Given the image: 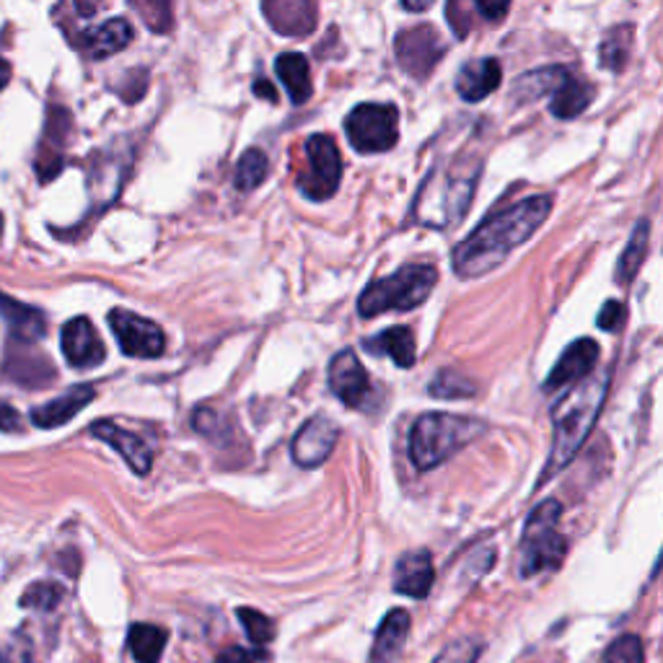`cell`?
<instances>
[{
	"label": "cell",
	"mask_w": 663,
	"mask_h": 663,
	"mask_svg": "<svg viewBox=\"0 0 663 663\" xmlns=\"http://www.w3.org/2000/svg\"><path fill=\"white\" fill-rule=\"evenodd\" d=\"M552 197L531 195L488 215L457 249L451 265L459 277H480L503 265L508 254L527 244L539 226L550 218Z\"/></svg>",
	"instance_id": "6da1fadb"
},
{
	"label": "cell",
	"mask_w": 663,
	"mask_h": 663,
	"mask_svg": "<svg viewBox=\"0 0 663 663\" xmlns=\"http://www.w3.org/2000/svg\"><path fill=\"white\" fill-rule=\"evenodd\" d=\"M609 395V374H591L583 381H578L568 395L560 397V402L552 407V451L550 461L544 467L547 482L554 472L565 469L581 446L589 441L593 426H596L601 407Z\"/></svg>",
	"instance_id": "7a4b0ae2"
},
{
	"label": "cell",
	"mask_w": 663,
	"mask_h": 663,
	"mask_svg": "<svg viewBox=\"0 0 663 663\" xmlns=\"http://www.w3.org/2000/svg\"><path fill=\"white\" fill-rule=\"evenodd\" d=\"M480 169V161H469V164L453 161L446 172L434 169L412 205L415 218L436 228H446L461 221L475 197Z\"/></svg>",
	"instance_id": "3957f363"
},
{
	"label": "cell",
	"mask_w": 663,
	"mask_h": 663,
	"mask_svg": "<svg viewBox=\"0 0 663 663\" xmlns=\"http://www.w3.org/2000/svg\"><path fill=\"white\" fill-rule=\"evenodd\" d=\"M484 422L475 418H459L449 412H426L415 420L410 430V461L420 472L436 469L484 434Z\"/></svg>",
	"instance_id": "277c9868"
},
{
	"label": "cell",
	"mask_w": 663,
	"mask_h": 663,
	"mask_svg": "<svg viewBox=\"0 0 663 663\" xmlns=\"http://www.w3.org/2000/svg\"><path fill=\"white\" fill-rule=\"evenodd\" d=\"M436 283L438 269L434 265H407L395 275L368 283L358 298V314L371 319L387 312H412L426 304Z\"/></svg>",
	"instance_id": "5b68a950"
},
{
	"label": "cell",
	"mask_w": 663,
	"mask_h": 663,
	"mask_svg": "<svg viewBox=\"0 0 663 663\" xmlns=\"http://www.w3.org/2000/svg\"><path fill=\"white\" fill-rule=\"evenodd\" d=\"M562 506L558 500H544L529 513L523 523L521 550H519V575L534 578L552 573L562 565L568 554V539L560 534Z\"/></svg>",
	"instance_id": "8992f818"
},
{
	"label": "cell",
	"mask_w": 663,
	"mask_h": 663,
	"mask_svg": "<svg viewBox=\"0 0 663 663\" xmlns=\"http://www.w3.org/2000/svg\"><path fill=\"white\" fill-rule=\"evenodd\" d=\"M345 135L358 153L391 151L399 141V110L395 104H358L345 118Z\"/></svg>",
	"instance_id": "52a82bcc"
},
{
	"label": "cell",
	"mask_w": 663,
	"mask_h": 663,
	"mask_svg": "<svg viewBox=\"0 0 663 663\" xmlns=\"http://www.w3.org/2000/svg\"><path fill=\"white\" fill-rule=\"evenodd\" d=\"M343 180V156L337 149L335 137L329 135H312L306 141V166L298 174V190L308 200H329L340 187Z\"/></svg>",
	"instance_id": "ba28073f"
},
{
	"label": "cell",
	"mask_w": 663,
	"mask_h": 663,
	"mask_svg": "<svg viewBox=\"0 0 663 663\" xmlns=\"http://www.w3.org/2000/svg\"><path fill=\"white\" fill-rule=\"evenodd\" d=\"M395 55L405 73L415 75V79H428L438 60L446 55V44L434 27L418 24L397 34Z\"/></svg>",
	"instance_id": "9c48e42d"
},
{
	"label": "cell",
	"mask_w": 663,
	"mask_h": 663,
	"mask_svg": "<svg viewBox=\"0 0 663 663\" xmlns=\"http://www.w3.org/2000/svg\"><path fill=\"white\" fill-rule=\"evenodd\" d=\"M110 327L118 337L120 350L130 358H159L166 350V337L156 322L137 316L125 308H114Z\"/></svg>",
	"instance_id": "30bf717a"
},
{
	"label": "cell",
	"mask_w": 663,
	"mask_h": 663,
	"mask_svg": "<svg viewBox=\"0 0 663 663\" xmlns=\"http://www.w3.org/2000/svg\"><path fill=\"white\" fill-rule=\"evenodd\" d=\"M329 389L345 407H356V410L366 407L374 397V384L353 350L337 353L329 360Z\"/></svg>",
	"instance_id": "8fae6325"
},
{
	"label": "cell",
	"mask_w": 663,
	"mask_h": 663,
	"mask_svg": "<svg viewBox=\"0 0 663 663\" xmlns=\"http://www.w3.org/2000/svg\"><path fill=\"white\" fill-rule=\"evenodd\" d=\"M337 436H340V428H337L329 418H324V415H316V418L306 420L304 426L298 428V434L293 436V443H290L293 461L304 469L322 467L324 461L332 457V451H335Z\"/></svg>",
	"instance_id": "7c38bea8"
},
{
	"label": "cell",
	"mask_w": 663,
	"mask_h": 663,
	"mask_svg": "<svg viewBox=\"0 0 663 663\" xmlns=\"http://www.w3.org/2000/svg\"><path fill=\"white\" fill-rule=\"evenodd\" d=\"M60 348H63V356L73 368H96L104 364L106 348L99 337L94 324H91L86 316H75L63 327V335H60Z\"/></svg>",
	"instance_id": "4fadbf2b"
},
{
	"label": "cell",
	"mask_w": 663,
	"mask_h": 663,
	"mask_svg": "<svg viewBox=\"0 0 663 663\" xmlns=\"http://www.w3.org/2000/svg\"><path fill=\"white\" fill-rule=\"evenodd\" d=\"M599 364V345L591 337H581L573 345H568L558 364L552 366L550 376L544 381V391H562L575 387L585 376H591Z\"/></svg>",
	"instance_id": "5bb4252c"
},
{
	"label": "cell",
	"mask_w": 663,
	"mask_h": 663,
	"mask_svg": "<svg viewBox=\"0 0 663 663\" xmlns=\"http://www.w3.org/2000/svg\"><path fill=\"white\" fill-rule=\"evenodd\" d=\"M91 436L99 438V441L110 443L112 449L128 461L130 469H133L135 475L145 477L151 472L153 449H151V443L145 441V438L130 434V430L120 428L118 422H112V420L94 422V426H91Z\"/></svg>",
	"instance_id": "9a60e30c"
},
{
	"label": "cell",
	"mask_w": 663,
	"mask_h": 663,
	"mask_svg": "<svg viewBox=\"0 0 663 663\" xmlns=\"http://www.w3.org/2000/svg\"><path fill=\"white\" fill-rule=\"evenodd\" d=\"M267 24L283 37H306L316 29L319 9L312 0H269L262 3Z\"/></svg>",
	"instance_id": "2e32d148"
},
{
	"label": "cell",
	"mask_w": 663,
	"mask_h": 663,
	"mask_svg": "<svg viewBox=\"0 0 663 663\" xmlns=\"http://www.w3.org/2000/svg\"><path fill=\"white\" fill-rule=\"evenodd\" d=\"M436 570L428 550L405 552L395 565V591L410 599H426L434 589Z\"/></svg>",
	"instance_id": "e0dca14e"
},
{
	"label": "cell",
	"mask_w": 663,
	"mask_h": 663,
	"mask_svg": "<svg viewBox=\"0 0 663 663\" xmlns=\"http://www.w3.org/2000/svg\"><path fill=\"white\" fill-rule=\"evenodd\" d=\"M94 399H96V389L89 387V384H81V387L68 389L65 395H60L58 399H50V402L34 407L32 422L37 428H44V430L60 428L65 426V422H71L81 410H86Z\"/></svg>",
	"instance_id": "ac0fdd59"
},
{
	"label": "cell",
	"mask_w": 663,
	"mask_h": 663,
	"mask_svg": "<svg viewBox=\"0 0 663 663\" xmlns=\"http://www.w3.org/2000/svg\"><path fill=\"white\" fill-rule=\"evenodd\" d=\"M503 81V68L496 58L469 60L457 75V91L465 102H482Z\"/></svg>",
	"instance_id": "d6986e66"
},
{
	"label": "cell",
	"mask_w": 663,
	"mask_h": 663,
	"mask_svg": "<svg viewBox=\"0 0 663 663\" xmlns=\"http://www.w3.org/2000/svg\"><path fill=\"white\" fill-rule=\"evenodd\" d=\"M410 624L412 620L405 609H391L381 620L379 630H376L368 663H395V659L402 653L407 643V635H410Z\"/></svg>",
	"instance_id": "ffe728a7"
},
{
	"label": "cell",
	"mask_w": 663,
	"mask_h": 663,
	"mask_svg": "<svg viewBox=\"0 0 663 663\" xmlns=\"http://www.w3.org/2000/svg\"><path fill=\"white\" fill-rule=\"evenodd\" d=\"M0 319L9 324L11 335L17 340L27 345L42 340L44 332H48V319H44L40 308L21 304V300L3 296V293H0Z\"/></svg>",
	"instance_id": "44dd1931"
},
{
	"label": "cell",
	"mask_w": 663,
	"mask_h": 663,
	"mask_svg": "<svg viewBox=\"0 0 663 663\" xmlns=\"http://www.w3.org/2000/svg\"><path fill=\"white\" fill-rule=\"evenodd\" d=\"M133 37H135V29L128 19H110V21H104L102 27L81 34L79 44L89 58L102 60V58L114 55V52L125 50L128 44L133 42Z\"/></svg>",
	"instance_id": "7402d4cb"
},
{
	"label": "cell",
	"mask_w": 663,
	"mask_h": 663,
	"mask_svg": "<svg viewBox=\"0 0 663 663\" xmlns=\"http://www.w3.org/2000/svg\"><path fill=\"white\" fill-rule=\"evenodd\" d=\"M366 350H371L374 356H387L395 360L399 368H412L418 360V343L410 327H389L384 329L379 337L364 343Z\"/></svg>",
	"instance_id": "603a6c76"
},
{
	"label": "cell",
	"mask_w": 663,
	"mask_h": 663,
	"mask_svg": "<svg viewBox=\"0 0 663 663\" xmlns=\"http://www.w3.org/2000/svg\"><path fill=\"white\" fill-rule=\"evenodd\" d=\"M275 73L283 81L293 104H306L312 99V68H308L306 55H300V52H283L275 63Z\"/></svg>",
	"instance_id": "cb8c5ba5"
},
{
	"label": "cell",
	"mask_w": 663,
	"mask_h": 663,
	"mask_svg": "<svg viewBox=\"0 0 663 663\" xmlns=\"http://www.w3.org/2000/svg\"><path fill=\"white\" fill-rule=\"evenodd\" d=\"M593 94H596V89H593L589 81L575 79V75L570 73L568 79L562 81V86L550 96V112L560 120H573L581 112L589 110Z\"/></svg>",
	"instance_id": "d4e9b609"
},
{
	"label": "cell",
	"mask_w": 663,
	"mask_h": 663,
	"mask_svg": "<svg viewBox=\"0 0 663 663\" xmlns=\"http://www.w3.org/2000/svg\"><path fill=\"white\" fill-rule=\"evenodd\" d=\"M570 71L562 65H550V68H539V71L523 73L521 79L516 81L513 96L519 99L521 104L534 102L539 96H552L554 91L562 86V81H565Z\"/></svg>",
	"instance_id": "484cf974"
},
{
	"label": "cell",
	"mask_w": 663,
	"mask_h": 663,
	"mask_svg": "<svg viewBox=\"0 0 663 663\" xmlns=\"http://www.w3.org/2000/svg\"><path fill=\"white\" fill-rule=\"evenodd\" d=\"M169 643V632L159 624L137 622L128 632V647L137 663H159Z\"/></svg>",
	"instance_id": "4316f807"
},
{
	"label": "cell",
	"mask_w": 663,
	"mask_h": 663,
	"mask_svg": "<svg viewBox=\"0 0 663 663\" xmlns=\"http://www.w3.org/2000/svg\"><path fill=\"white\" fill-rule=\"evenodd\" d=\"M647 236H651V223L640 221L635 231H632L628 249L622 252L620 262H616V280L620 283L628 285L632 277L638 275V269H640V265H643L645 252H647Z\"/></svg>",
	"instance_id": "83f0119b"
},
{
	"label": "cell",
	"mask_w": 663,
	"mask_h": 663,
	"mask_svg": "<svg viewBox=\"0 0 663 663\" xmlns=\"http://www.w3.org/2000/svg\"><path fill=\"white\" fill-rule=\"evenodd\" d=\"M428 395L438 399H469L477 395V384L467 379L465 374L443 368L434 376V381L428 384Z\"/></svg>",
	"instance_id": "f1b7e54d"
},
{
	"label": "cell",
	"mask_w": 663,
	"mask_h": 663,
	"mask_svg": "<svg viewBox=\"0 0 663 663\" xmlns=\"http://www.w3.org/2000/svg\"><path fill=\"white\" fill-rule=\"evenodd\" d=\"M267 172H269V161L265 156V151L249 149V151L244 153L242 159H238V166H236V190L238 192L257 190L259 184L267 180Z\"/></svg>",
	"instance_id": "f546056e"
},
{
	"label": "cell",
	"mask_w": 663,
	"mask_h": 663,
	"mask_svg": "<svg viewBox=\"0 0 663 663\" xmlns=\"http://www.w3.org/2000/svg\"><path fill=\"white\" fill-rule=\"evenodd\" d=\"M630 48H632V27H616L614 32L601 42V50H599L601 68H606V71H614V73L622 71L624 63H628Z\"/></svg>",
	"instance_id": "4dcf8cb0"
},
{
	"label": "cell",
	"mask_w": 663,
	"mask_h": 663,
	"mask_svg": "<svg viewBox=\"0 0 663 663\" xmlns=\"http://www.w3.org/2000/svg\"><path fill=\"white\" fill-rule=\"evenodd\" d=\"M238 622H242L244 632L257 647L267 645L269 640L275 638V622L269 620L267 614L257 612V609H246V606L238 609Z\"/></svg>",
	"instance_id": "1f68e13d"
},
{
	"label": "cell",
	"mask_w": 663,
	"mask_h": 663,
	"mask_svg": "<svg viewBox=\"0 0 663 663\" xmlns=\"http://www.w3.org/2000/svg\"><path fill=\"white\" fill-rule=\"evenodd\" d=\"M60 601H63V589H60L58 583L42 581V583L29 585V589L24 591V596H21V606L37 609V612H52Z\"/></svg>",
	"instance_id": "d6a6232c"
},
{
	"label": "cell",
	"mask_w": 663,
	"mask_h": 663,
	"mask_svg": "<svg viewBox=\"0 0 663 663\" xmlns=\"http://www.w3.org/2000/svg\"><path fill=\"white\" fill-rule=\"evenodd\" d=\"M601 663H645L643 640L638 635H622L601 655Z\"/></svg>",
	"instance_id": "836d02e7"
},
{
	"label": "cell",
	"mask_w": 663,
	"mask_h": 663,
	"mask_svg": "<svg viewBox=\"0 0 663 663\" xmlns=\"http://www.w3.org/2000/svg\"><path fill=\"white\" fill-rule=\"evenodd\" d=\"M480 651H482V640L459 638L446 645L434 663H477Z\"/></svg>",
	"instance_id": "e575fe53"
},
{
	"label": "cell",
	"mask_w": 663,
	"mask_h": 663,
	"mask_svg": "<svg viewBox=\"0 0 663 663\" xmlns=\"http://www.w3.org/2000/svg\"><path fill=\"white\" fill-rule=\"evenodd\" d=\"M133 9L149 21L153 32H166L172 27V6L169 3H153V0H149V3H133Z\"/></svg>",
	"instance_id": "d590c367"
},
{
	"label": "cell",
	"mask_w": 663,
	"mask_h": 663,
	"mask_svg": "<svg viewBox=\"0 0 663 663\" xmlns=\"http://www.w3.org/2000/svg\"><path fill=\"white\" fill-rule=\"evenodd\" d=\"M622 322H624V306L620 304V300H606L604 308H601L599 319H596L599 327L606 332H616L622 327Z\"/></svg>",
	"instance_id": "8d00e7d4"
},
{
	"label": "cell",
	"mask_w": 663,
	"mask_h": 663,
	"mask_svg": "<svg viewBox=\"0 0 663 663\" xmlns=\"http://www.w3.org/2000/svg\"><path fill=\"white\" fill-rule=\"evenodd\" d=\"M215 663H265V653L262 651H246V647H226Z\"/></svg>",
	"instance_id": "74e56055"
},
{
	"label": "cell",
	"mask_w": 663,
	"mask_h": 663,
	"mask_svg": "<svg viewBox=\"0 0 663 663\" xmlns=\"http://www.w3.org/2000/svg\"><path fill=\"white\" fill-rule=\"evenodd\" d=\"M0 430L3 434H19L21 430L19 412L9 402H3V399H0Z\"/></svg>",
	"instance_id": "f35d334b"
},
{
	"label": "cell",
	"mask_w": 663,
	"mask_h": 663,
	"mask_svg": "<svg viewBox=\"0 0 663 663\" xmlns=\"http://www.w3.org/2000/svg\"><path fill=\"white\" fill-rule=\"evenodd\" d=\"M475 11L482 13L488 21H500L511 11V3H488V0H480V3H475Z\"/></svg>",
	"instance_id": "ab89813d"
},
{
	"label": "cell",
	"mask_w": 663,
	"mask_h": 663,
	"mask_svg": "<svg viewBox=\"0 0 663 663\" xmlns=\"http://www.w3.org/2000/svg\"><path fill=\"white\" fill-rule=\"evenodd\" d=\"M254 94L257 96H262V99H267V102H277V91H275V86L273 83H267V81H257L254 83Z\"/></svg>",
	"instance_id": "60d3db41"
},
{
	"label": "cell",
	"mask_w": 663,
	"mask_h": 663,
	"mask_svg": "<svg viewBox=\"0 0 663 663\" xmlns=\"http://www.w3.org/2000/svg\"><path fill=\"white\" fill-rule=\"evenodd\" d=\"M11 81V65L0 58V89H6V83Z\"/></svg>",
	"instance_id": "b9f144b4"
},
{
	"label": "cell",
	"mask_w": 663,
	"mask_h": 663,
	"mask_svg": "<svg viewBox=\"0 0 663 663\" xmlns=\"http://www.w3.org/2000/svg\"><path fill=\"white\" fill-rule=\"evenodd\" d=\"M405 11H428L430 3H402Z\"/></svg>",
	"instance_id": "7bdbcfd3"
},
{
	"label": "cell",
	"mask_w": 663,
	"mask_h": 663,
	"mask_svg": "<svg viewBox=\"0 0 663 663\" xmlns=\"http://www.w3.org/2000/svg\"><path fill=\"white\" fill-rule=\"evenodd\" d=\"M0 236H3V213H0Z\"/></svg>",
	"instance_id": "ee69618b"
}]
</instances>
